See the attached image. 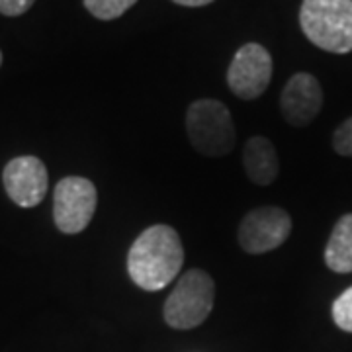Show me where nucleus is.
<instances>
[{"mask_svg": "<svg viewBox=\"0 0 352 352\" xmlns=\"http://www.w3.org/2000/svg\"><path fill=\"white\" fill-rule=\"evenodd\" d=\"M184 247L170 226L147 227L127 252V272L145 292L166 288L182 270Z\"/></svg>", "mask_w": 352, "mask_h": 352, "instance_id": "obj_1", "label": "nucleus"}, {"mask_svg": "<svg viewBox=\"0 0 352 352\" xmlns=\"http://www.w3.org/2000/svg\"><path fill=\"white\" fill-rule=\"evenodd\" d=\"M300 25L319 50L352 51V0H303Z\"/></svg>", "mask_w": 352, "mask_h": 352, "instance_id": "obj_2", "label": "nucleus"}, {"mask_svg": "<svg viewBox=\"0 0 352 352\" xmlns=\"http://www.w3.org/2000/svg\"><path fill=\"white\" fill-rule=\"evenodd\" d=\"M215 282L204 270H188L182 274L175 289L164 302V321L178 331H188L201 325L214 309Z\"/></svg>", "mask_w": 352, "mask_h": 352, "instance_id": "obj_3", "label": "nucleus"}, {"mask_svg": "<svg viewBox=\"0 0 352 352\" xmlns=\"http://www.w3.org/2000/svg\"><path fill=\"white\" fill-rule=\"evenodd\" d=\"M186 131L194 149L204 157H226L235 147V126L223 102L201 98L190 104Z\"/></svg>", "mask_w": 352, "mask_h": 352, "instance_id": "obj_4", "label": "nucleus"}, {"mask_svg": "<svg viewBox=\"0 0 352 352\" xmlns=\"http://www.w3.org/2000/svg\"><path fill=\"white\" fill-rule=\"evenodd\" d=\"M98 204L96 186L82 176H67L53 192V219L65 235L85 231L92 221Z\"/></svg>", "mask_w": 352, "mask_h": 352, "instance_id": "obj_5", "label": "nucleus"}, {"mask_svg": "<svg viewBox=\"0 0 352 352\" xmlns=\"http://www.w3.org/2000/svg\"><path fill=\"white\" fill-rule=\"evenodd\" d=\"M292 231V217L276 206L254 208L241 221L237 237L241 249L249 254H263L284 245Z\"/></svg>", "mask_w": 352, "mask_h": 352, "instance_id": "obj_6", "label": "nucleus"}, {"mask_svg": "<svg viewBox=\"0 0 352 352\" xmlns=\"http://www.w3.org/2000/svg\"><path fill=\"white\" fill-rule=\"evenodd\" d=\"M272 57L258 43L243 45L227 69V85L235 96L243 100H254L270 85Z\"/></svg>", "mask_w": 352, "mask_h": 352, "instance_id": "obj_7", "label": "nucleus"}, {"mask_svg": "<svg viewBox=\"0 0 352 352\" xmlns=\"http://www.w3.org/2000/svg\"><path fill=\"white\" fill-rule=\"evenodd\" d=\"M2 182L8 198L20 208L39 206L50 186L47 168L38 157H16L4 166Z\"/></svg>", "mask_w": 352, "mask_h": 352, "instance_id": "obj_8", "label": "nucleus"}, {"mask_svg": "<svg viewBox=\"0 0 352 352\" xmlns=\"http://www.w3.org/2000/svg\"><path fill=\"white\" fill-rule=\"evenodd\" d=\"M323 90L319 80L309 73H298L289 78L280 96V110L289 126H309L321 112Z\"/></svg>", "mask_w": 352, "mask_h": 352, "instance_id": "obj_9", "label": "nucleus"}, {"mask_svg": "<svg viewBox=\"0 0 352 352\" xmlns=\"http://www.w3.org/2000/svg\"><path fill=\"white\" fill-rule=\"evenodd\" d=\"M245 173L258 186H268L276 180L280 161L272 141L266 138H251L243 149Z\"/></svg>", "mask_w": 352, "mask_h": 352, "instance_id": "obj_10", "label": "nucleus"}, {"mask_svg": "<svg viewBox=\"0 0 352 352\" xmlns=\"http://www.w3.org/2000/svg\"><path fill=\"white\" fill-rule=\"evenodd\" d=\"M325 263L339 274L352 272V214L342 215L329 237Z\"/></svg>", "mask_w": 352, "mask_h": 352, "instance_id": "obj_11", "label": "nucleus"}, {"mask_svg": "<svg viewBox=\"0 0 352 352\" xmlns=\"http://www.w3.org/2000/svg\"><path fill=\"white\" fill-rule=\"evenodd\" d=\"M138 0H85L87 10L98 20H116L135 4Z\"/></svg>", "mask_w": 352, "mask_h": 352, "instance_id": "obj_12", "label": "nucleus"}, {"mask_svg": "<svg viewBox=\"0 0 352 352\" xmlns=\"http://www.w3.org/2000/svg\"><path fill=\"white\" fill-rule=\"evenodd\" d=\"M333 319L337 327L352 333V286L344 289L333 303Z\"/></svg>", "mask_w": 352, "mask_h": 352, "instance_id": "obj_13", "label": "nucleus"}, {"mask_svg": "<svg viewBox=\"0 0 352 352\" xmlns=\"http://www.w3.org/2000/svg\"><path fill=\"white\" fill-rule=\"evenodd\" d=\"M333 147L342 157H352V118L337 127L333 135Z\"/></svg>", "mask_w": 352, "mask_h": 352, "instance_id": "obj_14", "label": "nucleus"}, {"mask_svg": "<svg viewBox=\"0 0 352 352\" xmlns=\"http://www.w3.org/2000/svg\"><path fill=\"white\" fill-rule=\"evenodd\" d=\"M36 0H0V14L4 16H22L25 14L32 6H34Z\"/></svg>", "mask_w": 352, "mask_h": 352, "instance_id": "obj_15", "label": "nucleus"}, {"mask_svg": "<svg viewBox=\"0 0 352 352\" xmlns=\"http://www.w3.org/2000/svg\"><path fill=\"white\" fill-rule=\"evenodd\" d=\"M176 4H180V6H188V8H198V6H208V4H212L214 0H173Z\"/></svg>", "mask_w": 352, "mask_h": 352, "instance_id": "obj_16", "label": "nucleus"}, {"mask_svg": "<svg viewBox=\"0 0 352 352\" xmlns=\"http://www.w3.org/2000/svg\"><path fill=\"white\" fill-rule=\"evenodd\" d=\"M0 65H2V53H0Z\"/></svg>", "mask_w": 352, "mask_h": 352, "instance_id": "obj_17", "label": "nucleus"}]
</instances>
